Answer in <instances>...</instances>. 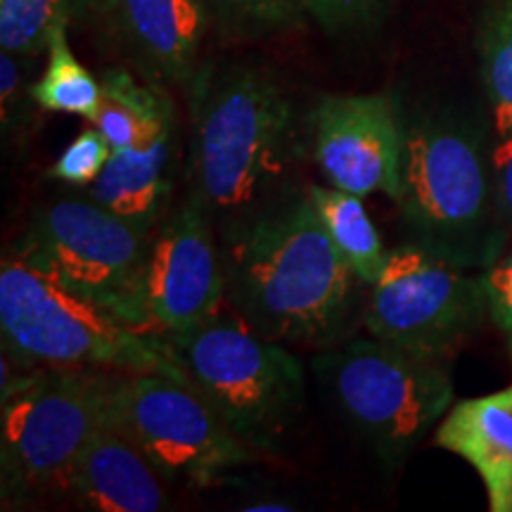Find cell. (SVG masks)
I'll return each instance as SVG.
<instances>
[{"label": "cell", "mask_w": 512, "mask_h": 512, "mask_svg": "<svg viewBox=\"0 0 512 512\" xmlns=\"http://www.w3.org/2000/svg\"><path fill=\"white\" fill-rule=\"evenodd\" d=\"M223 299V259L211 233L207 207L200 197H192L152 233L133 330L143 335L188 332L219 316Z\"/></svg>", "instance_id": "cell-11"}, {"label": "cell", "mask_w": 512, "mask_h": 512, "mask_svg": "<svg viewBox=\"0 0 512 512\" xmlns=\"http://www.w3.org/2000/svg\"><path fill=\"white\" fill-rule=\"evenodd\" d=\"M370 290V337L430 361L453 354L489 313L482 278L418 242L392 249Z\"/></svg>", "instance_id": "cell-10"}, {"label": "cell", "mask_w": 512, "mask_h": 512, "mask_svg": "<svg viewBox=\"0 0 512 512\" xmlns=\"http://www.w3.org/2000/svg\"><path fill=\"white\" fill-rule=\"evenodd\" d=\"M171 143L174 128L143 147L112 150L102 174L91 185V197L114 214L138 223V226L155 228L162 204L169 197V171Z\"/></svg>", "instance_id": "cell-16"}, {"label": "cell", "mask_w": 512, "mask_h": 512, "mask_svg": "<svg viewBox=\"0 0 512 512\" xmlns=\"http://www.w3.org/2000/svg\"><path fill=\"white\" fill-rule=\"evenodd\" d=\"M477 50L498 136H512V0H489L484 5Z\"/></svg>", "instance_id": "cell-21"}, {"label": "cell", "mask_w": 512, "mask_h": 512, "mask_svg": "<svg viewBox=\"0 0 512 512\" xmlns=\"http://www.w3.org/2000/svg\"><path fill=\"white\" fill-rule=\"evenodd\" d=\"M292 505H283V503H254L247 505L245 512H290Z\"/></svg>", "instance_id": "cell-28"}, {"label": "cell", "mask_w": 512, "mask_h": 512, "mask_svg": "<svg viewBox=\"0 0 512 512\" xmlns=\"http://www.w3.org/2000/svg\"><path fill=\"white\" fill-rule=\"evenodd\" d=\"M110 392L112 375L93 368H53L15 377L3 363V503H29L53 494L76 453L110 420Z\"/></svg>", "instance_id": "cell-6"}, {"label": "cell", "mask_w": 512, "mask_h": 512, "mask_svg": "<svg viewBox=\"0 0 512 512\" xmlns=\"http://www.w3.org/2000/svg\"><path fill=\"white\" fill-rule=\"evenodd\" d=\"M309 200L358 283L373 287L387 266L389 254L384 252L380 233L363 207V197L332 185H311Z\"/></svg>", "instance_id": "cell-18"}, {"label": "cell", "mask_w": 512, "mask_h": 512, "mask_svg": "<svg viewBox=\"0 0 512 512\" xmlns=\"http://www.w3.org/2000/svg\"><path fill=\"white\" fill-rule=\"evenodd\" d=\"M128 38L166 81L190 86L209 15L202 0H119Z\"/></svg>", "instance_id": "cell-15"}, {"label": "cell", "mask_w": 512, "mask_h": 512, "mask_svg": "<svg viewBox=\"0 0 512 512\" xmlns=\"http://www.w3.org/2000/svg\"><path fill=\"white\" fill-rule=\"evenodd\" d=\"M396 202L420 238L418 245L458 266L498 259L494 169L482 136L465 121L427 117L403 126V178Z\"/></svg>", "instance_id": "cell-4"}, {"label": "cell", "mask_w": 512, "mask_h": 512, "mask_svg": "<svg viewBox=\"0 0 512 512\" xmlns=\"http://www.w3.org/2000/svg\"><path fill=\"white\" fill-rule=\"evenodd\" d=\"M491 169H494L498 221L503 228L512 230V136H498V143L491 152Z\"/></svg>", "instance_id": "cell-26"}, {"label": "cell", "mask_w": 512, "mask_h": 512, "mask_svg": "<svg viewBox=\"0 0 512 512\" xmlns=\"http://www.w3.org/2000/svg\"><path fill=\"white\" fill-rule=\"evenodd\" d=\"M69 27H57L48 41V67L41 79L31 83V100L41 110L76 114V117H98L102 102V83L88 72L69 48Z\"/></svg>", "instance_id": "cell-20"}, {"label": "cell", "mask_w": 512, "mask_h": 512, "mask_svg": "<svg viewBox=\"0 0 512 512\" xmlns=\"http://www.w3.org/2000/svg\"><path fill=\"white\" fill-rule=\"evenodd\" d=\"M155 337L185 382L249 446L273 444L302 408V363L238 313L221 311L188 332Z\"/></svg>", "instance_id": "cell-5"}, {"label": "cell", "mask_w": 512, "mask_h": 512, "mask_svg": "<svg viewBox=\"0 0 512 512\" xmlns=\"http://www.w3.org/2000/svg\"><path fill=\"white\" fill-rule=\"evenodd\" d=\"M15 53H8L3 50L0 55V105H3V126L12 124V117H15V110L22 100L24 93V81L22 72H19Z\"/></svg>", "instance_id": "cell-27"}, {"label": "cell", "mask_w": 512, "mask_h": 512, "mask_svg": "<svg viewBox=\"0 0 512 512\" xmlns=\"http://www.w3.org/2000/svg\"><path fill=\"white\" fill-rule=\"evenodd\" d=\"M197 197L233 214L259 200L285 171L294 147V110L271 74L230 64L192 81Z\"/></svg>", "instance_id": "cell-2"}, {"label": "cell", "mask_w": 512, "mask_h": 512, "mask_svg": "<svg viewBox=\"0 0 512 512\" xmlns=\"http://www.w3.org/2000/svg\"><path fill=\"white\" fill-rule=\"evenodd\" d=\"M434 441L475 467L491 512H512V384L453 403Z\"/></svg>", "instance_id": "cell-14"}, {"label": "cell", "mask_w": 512, "mask_h": 512, "mask_svg": "<svg viewBox=\"0 0 512 512\" xmlns=\"http://www.w3.org/2000/svg\"><path fill=\"white\" fill-rule=\"evenodd\" d=\"M100 83L102 102L93 124L112 150L143 147L174 128V107L155 86H145L126 69H107Z\"/></svg>", "instance_id": "cell-17"}, {"label": "cell", "mask_w": 512, "mask_h": 512, "mask_svg": "<svg viewBox=\"0 0 512 512\" xmlns=\"http://www.w3.org/2000/svg\"><path fill=\"white\" fill-rule=\"evenodd\" d=\"M107 425L131 439L171 482L211 486L254 458L252 446L192 384L162 373L112 377Z\"/></svg>", "instance_id": "cell-8"}, {"label": "cell", "mask_w": 512, "mask_h": 512, "mask_svg": "<svg viewBox=\"0 0 512 512\" xmlns=\"http://www.w3.org/2000/svg\"><path fill=\"white\" fill-rule=\"evenodd\" d=\"M162 479L131 439L105 425L76 453L53 494L83 510L157 512L166 505Z\"/></svg>", "instance_id": "cell-13"}, {"label": "cell", "mask_w": 512, "mask_h": 512, "mask_svg": "<svg viewBox=\"0 0 512 512\" xmlns=\"http://www.w3.org/2000/svg\"><path fill=\"white\" fill-rule=\"evenodd\" d=\"M0 330L5 354L24 366L114 368L185 382L155 335L128 328L24 256H5L0 266Z\"/></svg>", "instance_id": "cell-3"}, {"label": "cell", "mask_w": 512, "mask_h": 512, "mask_svg": "<svg viewBox=\"0 0 512 512\" xmlns=\"http://www.w3.org/2000/svg\"><path fill=\"white\" fill-rule=\"evenodd\" d=\"M306 15L330 36H347L375 24L377 0H299Z\"/></svg>", "instance_id": "cell-24"}, {"label": "cell", "mask_w": 512, "mask_h": 512, "mask_svg": "<svg viewBox=\"0 0 512 512\" xmlns=\"http://www.w3.org/2000/svg\"><path fill=\"white\" fill-rule=\"evenodd\" d=\"M482 283L489 316L503 332L512 358V249L505 256H498L494 264H489L482 275Z\"/></svg>", "instance_id": "cell-25"}, {"label": "cell", "mask_w": 512, "mask_h": 512, "mask_svg": "<svg viewBox=\"0 0 512 512\" xmlns=\"http://www.w3.org/2000/svg\"><path fill=\"white\" fill-rule=\"evenodd\" d=\"M313 368L344 418L387 465L401 463L453 406V382L441 361L375 337L325 351Z\"/></svg>", "instance_id": "cell-7"}, {"label": "cell", "mask_w": 512, "mask_h": 512, "mask_svg": "<svg viewBox=\"0 0 512 512\" xmlns=\"http://www.w3.org/2000/svg\"><path fill=\"white\" fill-rule=\"evenodd\" d=\"M112 147L98 128L83 131L79 138L67 145L60 159L50 166L48 176L67 185H93L95 178L102 174Z\"/></svg>", "instance_id": "cell-23"}, {"label": "cell", "mask_w": 512, "mask_h": 512, "mask_svg": "<svg viewBox=\"0 0 512 512\" xmlns=\"http://www.w3.org/2000/svg\"><path fill=\"white\" fill-rule=\"evenodd\" d=\"M152 228L95 200H60L38 211L24 259L133 328Z\"/></svg>", "instance_id": "cell-9"}, {"label": "cell", "mask_w": 512, "mask_h": 512, "mask_svg": "<svg viewBox=\"0 0 512 512\" xmlns=\"http://www.w3.org/2000/svg\"><path fill=\"white\" fill-rule=\"evenodd\" d=\"M221 259L233 311L273 342L318 347L349 316L356 275L309 197L235 223Z\"/></svg>", "instance_id": "cell-1"}, {"label": "cell", "mask_w": 512, "mask_h": 512, "mask_svg": "<svg viewBox=\"0 0 512 512\" xmlns=\"http://www.w3.org/2000/svg\"><path fill=\"white\" fill-rule=\"evenodd\" d=\"M313 155L332 188L401 197L403 124L384 93L325 95L313 112Z\"/></svg>", "instance_id": "cell-12"}, {"label": "cell", "mask_w": 512, "mask_h": 512, "mask_svg": "<svg viewBox=\"0 0 512 512\" xmlns=\"http://www.w3.org/2000/svg\"><path fill=\"white\" fill-rule=\"evenodd\" d=\"M211 22L235 36H268L297 29L306 12L299 0H202Z\"/></svg>", "instance_id": "cell-22"}, {"label": "cell", "mask_w": 512, "mask_h": 512, "mask_svg": "<svg viewBox=\"0 0 512 512\" xmlns=\"http://www.w3.org/2000/svg\"><path fill=\"white\" fill-rule=\"evenodd\" d=\"M110 12H119V0H0V46L15 55H38L48 50L57 27Z\"/></svg>", "instance_id": "cell-19"}]
</instances>
